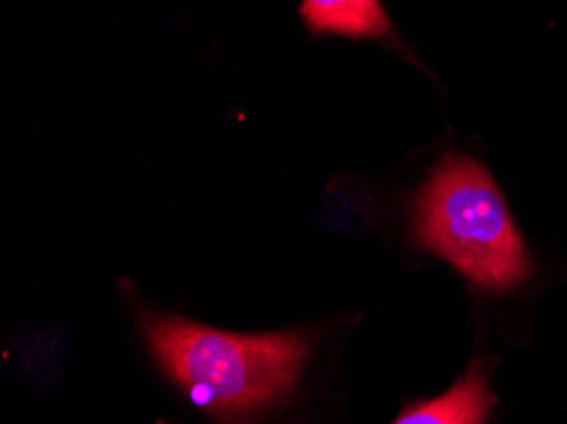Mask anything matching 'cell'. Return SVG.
<instances>
[{
	"instance_id": "1",
	"label": "cell",
	"mask_w": 567,
	"mask_h": 424,
	"mask_svg": "<svg viewBox=\"0 0 567 424\" xmlns=\"http://www.w3.org/2000/svg\"><path fill=\"white\" fill-rule=\"evenodd\" d=\"M141 325L163 374L214 424H260L293 396L311 359L300 331L229 333L158 313H145Z\"/></svg>"
},
{
	"instance_id": "2",
	"label": "cell",
	"mask_w": 567,
	"mask_h": 424,
	"mask_svg": "<svg viewBox=\"0 0 567 424\" xmlns=\"http://www.w3.org/2000/svg\"><path fill=\"white\" fill-rule=\"evenodd\" d=\"M412 234L481 290L506 292L529 280L532 262L502 192L466 155L437 163L412 206Z\"/></svg>"
},
{
	"instance_id": "3",
	"label": "cell",
	"mask_w": 567,
	"mask_h": 424,
	"mask_svg": "<svg viewBox=\"0 0 567 424\" xmlns=\"http://www.w3.org/2000/svg\"><path fill=\"white\" fill-rule=\"evenodd\" d=\"M494 410V392L484 361H471L458 382L435 400L408 406L392 424H486Z\"/></svg>"
},
{
	"instance_id": "4",
	"label": "cell",
	"mask_w": 567,
	"mask_h": 424,
	"mask_svg": "<svg viewBox=\"0 0 567 424\" xmlns=\"http://www.w3.org/2000/svg\"><path fill=\"white\" fill-rule=\"evenodd\" d=\"M300 13L316 33L384 39L392 31L382 0H300Z\"/></svg>"
}]
</instances>
